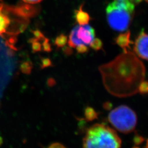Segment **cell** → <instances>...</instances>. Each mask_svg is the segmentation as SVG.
<instances>
[{
  "label": "cell",
  "mask_w": 148,
  "mask_h": 148,
  "mask_svg": "<svg viewBox=\"0 0 148 148\" xmlns=\"http://www.w3.org/2000/svg\"><path fill=\"white\" fill-rule=\"evenodd\" d=\"M99 70L106 90L112 95L120 98L130 97L138 92L146 72L142 62L128 51L101 65Z\"/></svg>",
  "instance_id": "obj_1"
},
{
  "label": "cell",
  "mask_w": 148,
  "mask_h": 148,
  "mask_svg": "<svg viewBox=\"0 0 148 148\" xmlns=\"http://www.w3.org/2000/svg\"><path fill=\"white\" fill-rule=\"evenodd\" d=\"M121 139L108 126L96 123L87 130L83 140V148H120Z\"/></svg>",
  "instance_id": "obj_2"
},
{
  "label": "cell",
  "mask_w": 148,
  "mask_h": 148,
  "mask_svg": "<svg viewBox=\"0 0 148 148\" xmlns=\"http://www.w3.org/2000/svg\"><path fill=\"white\" fill-rule=\"evenodd\" d=\"M135 5L130 0H113L106 7L107 21L117 32L127 30L134 16Z\"/></svg>",
  "instance_id": "obj_3"
},
{
  "label": "cell",
  "mask_w": 148,
  "mask_h": 148,
  "mask_svg": "<svg viewBox=\"0 0 148 148\" xmlns=\"http://www.w3.org/2000/svg\"><path fill=\"white\" fill-rule=\"evenodd\" d=\"M108 121L118 131L129 133L133 132L136 126L137 117L135 112L130 108L121 106L109 113Z\"/></svg>",
  "instance_id": "obj_4"
},
{
  "label": "cell",
  "mask_w": 148,
  "mask_h": 148,
  "mask_svg": "<svg viewBox=\"0 0 148 148\" xmlns=\"http://www.w3.org/2000/svg\"><path fill=\"white\" fill-rule=\"evenodd\" d=\"M95 32L89 25H77L73 28L69 36V46L76 48L84 45L90 46L95 38Z\"/></svg>",
  "instance_id": "obj_5"
},
{
  "label": "cell",
  "mask_w": 148,
  "mask_h": 148,
  "mask_svg": "<svg viewBox=\"0 0 148 148\" xmlns=\"http://www.w3.org/2000/svg\"><path fill=\"white\" fill-rule=\"evenodd\" d=\"M134 51L139 58L148 60V34L143 30L136 40Z\"/></svg>",
  "instance_id": "obj_6"
},
{
  "label": "cell",
  "mask_w": 148,
  "mask_h": 148,
  "mask_svg": "<svg viewBox=\"0 0 148 148\" xmlns=\"http://www.w3.org/2000/svg\"><path fill=\"white\" fill-rule=\"evenodd\" d=\"M11 19L7 13V10L5 11L3 5L0 3V36L11 34Z\"/></svg>",
  "instance_id": "obj_7"
},
{
  "label": "cell",
  "mask_w": 148,
  "mask_h": 148,
  "mask_svg": "<svg viewBox=\"0 0 148 148\" xmlns=\"http://www.w3.org/2000/svg\"><path fill=\"white\" fill-rule=\"evenodd\" d=\"M131 33L130 32H126L125 33L121 34L117 37L115 40L117 44L122 48L124 52L128 51V48H130V45L132 42L130 40Z\"/></svg>",
  "instance_id": "obj_8"
},
{
  "label": "cell",
  "mask_w": 148,
  "mask_h": 148,
  "mask_svg": "<svg viewBox=\"0 0 148 148\" xmlns=\"http://www.w3.org/2000/svg\"><path fill=\"white\" fill-rule=\"evenodd\" d=\"M75 16L76 21L80 25L87 24L90 21V15L83 10L82 6L81 5L79 8L75 11Z\"/></svg>",
  "instance_id": "obj_9"
},
{
  "label": "cell",
  "mask_w": 148,
  "mask_h": 148,
  "mask_svg": "<svg viewBox=\"0 0 148 148\" xmlns=\"http://www.w3.org/2000/svg\"><path fill=\"white\" fill-rule=\"evenodd\" d=\"M67 42V37L64 35H60L57 37L55 41V44L59 47H63Z\"/></svg>",
  "instance_id": "obj_10"
},
{
  "label": "cell",
  "mask_w": 148,
  "mask_h": 148,
  "mask_svg": "<svg viewBox=\"0 0 148 148\" xmlns=\"http://www.w3.org/2000/svg\"><path fill=\"white\" fill-rule=\"evenodd\" d=\"M102 42L98 38H95L90 46L95 50H99L102 47Z\"/></svg>",
  "instance_id": "obj_11"
},
{
  "label": "cell",
  "mask_w": 148,
  "mask_h": 148,
  "mask_svg": "<svg viewBox=\"0 0 148 148\" xmlns=\"http://www.w3.org/2000/svg\"><path fill=\"white\" fill-rule=\"evenodd\" d=\"M140 93H148V81H143L139 87V90Z\"/></svg>",
  "instance_id": "obj_12"
},
{
  "label": "cell",
  "mask_w": 148,
  "mask_h": 148,
  "mask_svg": "<svg viewBox=\"0 0 148 148\" xmlns=\"http://www.w3.org/2000/svg\"><path fill=\"white\" fill-rule=\"evenodd\" d=\"M76 49L77 51V52L79 53H85L86 52H87V47L86 46L84 45H81L76 47Z\"/></svg>",
  "instance_id": "obj_13"
},
{
  "label": "cell",
  "mask_w": 148,
  "mask_h": 148,
  "mask_svg": "<svg viewBox=\"0 0 148 148\" xmlns=\"http://www.w3.org/2000/svg\"><path fill=\"white\" fill-rule=\"evenodd\" d=\"M25 2L30 4H35L41 2L42 0H23Z\"/></svg>",
  "instance_id": "obj_14"
},
{
  "label": "cell",
  "mask_w": 148,
  "mask_h": 148,
  "mask_svg": "<svg viewBox=\"0 0 148 148\" xmlns=\"http://www.w3.org/2000/svg\"><path fill=\"white\" fill-rule=\"evenodd\" d=\"M133 3L134 5H137L138 4H139L141 1L142 0H130Z\"/></svg>",
  "instance_id": "obj_15"
},
{
  "label": "cell",
  "mask_w": 148,
  "mask_h": 148,
  "mask_svg": "<svg viewBox=\"0 0 148 148\" xmlns=\"http://www.w3.org/2000/svg\"><path fill=\"white\" fill-rule=\"evenodd\" d=\"M2 138L0 137V145L2 144Z\"/></svg>",
  "instance_id": "obj_16"
},
{
  "label": "cell",
  "mask_w": 148,
  "mask_h": 148,
  "mask_svg": "<svg viewBox=\"0 0 148 148\" xmlns=\"http://www.w3.org/2000/svg\"><path fill=\"white\" fill-rule=\"evenodd\" d=\"M146 148H148V139L147 142V144H146Z\"/></svg>",
  "instance_id": "obj_17"
},
{
  "label": "cell",
  "mask_w": 148,
  "mask_h": 148,
  "mask_svg": "<svg viewBox=\"0 0 148 148\" xmlns=\"http://www.w3.org/2000/svg\"><path fill=\"white\" fill-rule=\"evenodd\" d=\"M145 2H147V3H148V0H145Z\"/></svg>",
  "instance_id": "obj_18"
}]
</instances>
